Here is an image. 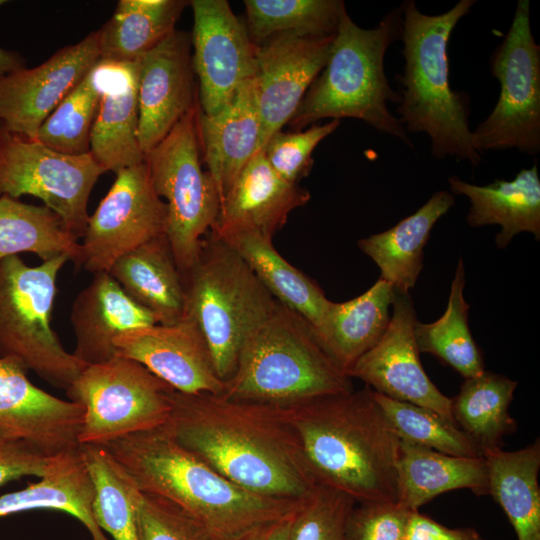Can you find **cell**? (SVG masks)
<instances>
[{
  "label": "cell",
  "mask_w": 540,
  "mask_h": 540,
  "mask_svg": "<svg viewBox=\"0 0 540 540\" xmlns=\"http://www.w3.org/2000/svg\"><path fill=\"white\" fill-rule=\"evenodd\" d=\"M164 425L232 483L265 497L302 500L317 485L301 444L277 407L211 394H170Z\"/></svg>",
  "instance_id": "6da1fadb"
},
{
  "label": "cell",
  "mask_w": 540,
  "mask_h": 540,
  "mask_svg": "<svg viewBox=\"0 0 540 540\" xmlns=\"http://www.w3.org/2000/svg\"><path fill=\"white\" fill-rule=\"evenodd\" d=\"M295 431L317 484L356 503L398 502L400 438L368 386L277 407Z\"/></svg>",
  "instance_id": "7a4b0ae2"
},
{
  "label": "cell",
  "mask_w": 540,
  "mask_h": 540,
  "mask_svg": "<svg viewBox=\"0 0 540 540\" xmlns=\"http://www.w3.org/2000/svg\"><path fill=\"white\" fill-rule=\"evenodd\" d=\"M103 447L142 492L179 505L226 540H244L292 514L301 502L261 496L232 483L182 446L164 425Z\"/></svg>",
  "instance_id": "3957f363"
},
{
  "label": "cell",
  "mask_w": 540,
  "mask_h": 540,
  "mask_svg": "<svg viewBox=\"0 0 540 540\" xmlns=\"http://www.w3.org/2000/svg\"><path fill=\"white\" fill-rule=\"evenodd\" d=\"M475 3L460 0L446 12L428 15L413 0L404 1L400 5L404 67L395 78L400 87L397 118L405 131L427 134L430 153L437 159L452 157L477 166L481 155L472 143L470 98L451 88L448 56L453 30Z\"/></svg>",
  "instance_id": "277c9868"
},
{
  "label": "cell",
  "mask_w": 540,
  "mask_h": 540,
  "mask_svg": "<svg viewBox=\"0 0 540 540\" xmlns=\"http://www.w3.org/2000/svg\"><path fill=\"white\" fill-rule=\"evenodd\" d=\"M401 6L370 29L358 26L345 10L328 60L288 122L300 131L323 119L355 118L413 148L404 127L388 107L400 95L387 79L384 58L401 36Z\"/></svg>",
  "instance_id": "5b68a950"
},
{
  "label": "cell",
  "mask_w": 540,
  "mask_h": 540,
  "mask_svg": "<svg viewBox=\"0 0 540 540\" xmlns=\"http://www.w3.org/2000/svg\"><path fill=\"white\" fill-rule=\"evenodd\" d=\"M354 390L321 347L313 326L279 302L245 339L222 397L285 407Z\"/></svg>",
  "instance_id": "8992f818"
},
{
  "label": "cell",
  "mask_w": 540,
  "mask_h": 540,
  "mask_svg": "<svg viewBox=\"0 0 540 540\" xmlns=\"http://www.w3.org/2000/svg\"><path fill=\"white\" fill-rule=\"evenodd\" d=\"M183 318L202 332L218 376L234 373L245 339L264 322L278 301L245 260L211 231L203 239L196 264L182 276Z\"/></svg>",
  "instance_id": "52a82bcc"
},
{
  "label": "cell",
  "mask_w": 540,
  "mask_h": 540,
  "mask_svg": "<svg viewBox=\"0 0 540 540\" xmlns=\"http://www.w3.org/2000/svg\"><path fill=\"white\" fill-rule=\"evenodd\" d=\"M69 260L60 255L38 266L19 256L0 261V357L65 390L86 367L51 326L57 276Z\"/></svg>",
  "instance_id": "ba28073f"
},
{
  "label": "cell",
  "mask_w": 540,
  "mask_h": 540,
  "mask_svg": "<svg viewBox=\"0 0 540 540\" xmlns=\"http://www.w3.org/2000/svg\"><path fill=\"white\" fill-rule=\"evenodd\" d=\"M199 102L149 152L145 163L156 193L166 199L168 239L184 276L196 264L203 239L216 223L220 198L201 165Z\"/></svg>",
  "instance_id": "9c48e42d"
},
{
  "label": "cell",
  "mask_w": 540,
  "mask_h": 540,
  "mask_svg": "<svg viewBox=\"0 0 540 540\" xmlns=\"http://www.w3.org/2000/svg\"><path fill=\"white\" fill-rule=\"evenodd\" d=\"M174 389L142 364L125 357L89 365L66 389L84 410L79 443L103 446L159 428L172 412Z\"/></svg>",
  "instance_id": "30bf717a"
},
{
  "label": "cell",
  "mask_w": 540,
  "mask_h": 540,
  "mask_svg": "<svg viewBox=\"0 0 540 540\" xmlns=\"http://www.w3.org/2000/svg\"><path fill=\"white\" fill-rule=\"evenodd\" d=\"M500 83L498 101L472 130V143L485 151L516 149L536 156L540 151V46L530 20V1L517 2L511 26L489 59Z\"/></svg>",
  "instance_id": "8fae6325"
},
{
  "label": "cell",
  "mask_w": 540,
  "mask_h": 540,
  "mask_svg": "<svg viewBox=\"0 0 540 540\" xmlns=\"http://www.w3.org/2000/svg\"><path fill=\"white\" fill-rule=\"evenodd\" d=\"M104 172L90 152L63 154L0 126V197L41 199L77 239L88 223L89 196Z\"/></svg>",
  "instance_id": "7c38bea8"
},
{
  "label": "cell",
  "mask_w": 540,
  "mask_h": 540,
  "mask_svg": "<svg viewBox=\"0 0 540 540\" xmlns=\"http://www.w3.org/2000/svg\"><path fill=\"white\" fill-rule=\"evenodd\" d=\"M167 213L145 161L118 171L89 216L76 266L93 274L109 272L121 256L166 235Z\"/></svg>",
  "instance_id": "4fadbf2b"
},
{
  "label": "cell",
  "mask_w": 540,
  "mask_h": 540,
  "mask_svg": "<svg viewBox=\"0 0 540 540\" xmlns=\"http://www.w3.org/2000/svg\"><path fill=\"white\" fill-rule=\"evenodd\" d=\"M193 68L201 112H219L252 79L256 45L226 0H192Z\"/></svg>",
  "instance_id": "5bb4252c"
},
{
  "label": "cell",
  "mask_w": 540,
  "mask_h": 540,
  "mask_svg": "<svg viewBox=\"0 0 540 540\" xmlns=\"http://www.w3.org/2000/svg\"><path fill=\"white\" fill-rule=\"evenodd\" d=\"M389 324L380 340L362 355L348 376L362 380L374 392L428 408L453 422L451 398L430 380L414 338L418 321L409 293L395 291Z\"/></svg>",
  "instance_id": "9a60e30c"
},
{
  "label": "cell",
  "mask_w": 540,
  "mask_h": 540,
  "mask_svg": "<svg viewBox=\"0 0 540 540\" xmlns=\"http://www.w3.org/2000/svg\"><path fill=\"white\" fill-rule=\"evenodd\" d=\"M334 38L283 33L255 44L252 81L261 121L260 150L292 118L325 66Z\"/></svg>",
  "instance_id": "2e32d148"
},
{
  "label": "cell",
  "mask_w": 540,
  "mask_h": 540,
  "mask_svg": "<svg viewBox=\"0 0 540 540\" xmlns=\"http://www.w3.org/2000/svg\"><path fill=\"white\" fill-rule=\"evenodd\" d=\"M100 60L97 30L42 64L0 77V126L35 138L46 118Z\"/></svg>",
  "instance_id": "e0dca14e"
},
{
  "label": "cell",
  "mask_w": 540,
  "mask_h": 540,
  "mask_svg": "<svg viewBox=\"0 0 540 540\" xmlns=\"http://www.w3.org/2000/svg\"><path fill=\"white\" fill-rule=\"evenodd\" d=\"M114 345L117 356L142 364L178 392L215 396L224 392L225 382L216 372L209 346L189 319L127 330Z\"/></svg>",
  "instance_id": "ac0fdd59"
},
{
  "label": "cell",
  "mask_w": 540,
  "mask_h": 540,
  "mask_svg": "<svg viewBox=\"0 0 540 540\" xmlns=\"http://www.w3.org/2000/svg\"><path fill=\"white\" fill-rule=\"evenodd\" d=\"M191 46V36L175 29L139 59L138 139L144 154L199 102Z\"/></svg>",
  "instance_id": "d6986e66"
},
{
  "label": "cell",
  "mask_w": 540,
  "mask_h": 540,
  "mask_svg": "<svg viewBox=\"0 0 540 540\" xmlns=\"http://www.w3.org/2000/svg\"><path fill=\"white\" fill-rule=\"evenodd\" d=\"M16 361L0 357V433L47 456L78 449L83 408L35 386Z\"/></svg>",
  "instance_id": "ffe728a7"
},
{
  "label": "cell",
  "mask_w": 540,
  "mask_h": 540,
  "mask_svg": "<svg viewBox=\"0 0 540 540\" xmlns=\"http://www.w3.org/2000/svg\"><path fill=\"white\" fill-rule=\"evenodd\" d=\"M92 70L101 98L91 131L90 153L105 172L117 173L145 161L138 139L139 60L100 59Z\"/></svg>",
  "instance_id": "44dd1931"
},
{
  "label": "cell",
  "mask_w": 540,
  "mask_h": 540,
  "mask_svg": "<svg viewBox=\"0 0 540 540\" xmlns=\"http://www.w3.org/2000/svg\"><path fill=\"white\" fill-rule=\"evenodd\" d=\"M310 198L309 191L299 184L279 177L261 150L247 163L221 202L211 232L222 237L237 231H253L273 238L289 214L306 205Z\"/></svg>",
  "instance_id": "7402d4cb"
},
{
  "label": "cell",
  "mask_w": 540,
  "mask_h": 540,
  "mask_svg": "<svg viewBox=\"0 0 540 540\" xmlns=\"http://www.w3.org/2000/svg\"><path fill=\"white\" fill-rule=\"evenodd\" d=\"M75 336L72 354L86 366L115 357V338L130 329L157 324L154 315L132 300L108 272L94 274L76 296L70 313Z\"/></svg>",
  "instance_id": "603a6c76"
},
{
  "label": "cell",
  "mask_w": 540,
  "mask_h": 540,
  "mask_svg": "<svg viewBox=\"0 0 540 540\" xmlns=\"http://www.w3.org/2000/svg\"><path fill=\"white\" fill-rule=\"evenodd\" d=\"M198 134L203 161L221 204L247 163L261 151V121L252 79L216 114L200 111Z\"/></svg>",
  "instance_id": "cb8c5ba5"
},
{
  "label": "cell",
  "mask_w": 540,
  "mask_h": 540,
  "mask_svg": "<svg viewBox=\"0 0 540 540\" xmlns=\"http://www.w3.org/2000/svg\"><path fill=\"white\" fill-rule=\"evenodd\" d=\"M448 184L453 195L469 199V226L501 227L495 238L498 248L505 249L521 232L540 239V179L536 161L531 168L521 169L512 180H494L478 186L451 176Z\"/></svg>",
  "instance_id": "d4e9b609"
},
{
  "label": "cell",
  "mask_w": 540,
  "mask_h": 540,
  "mask_svg": "<svg viewBox=\"0 0 540 540\" xmlns=\"http://www.w3.org/2000/svg\"><path fill=\"white\" fill-rule=\"evenodd\" d=\"M394 296L393 287L379 278L351 300H329L320 323L313 329L325 353L347 375L384 334Z\"/></svg>",
  "instance_id": "484cf974"
},
{
  "label": "cell",
  "mask_w": 540,
  "mask_h": 540,
  "mask_svg": "<svg viewBox=\"0 0 540 540\" xmlns=\"http://www.w3.org/2000/svg\"><path fill=\"white\" fill-rule=\"evenodd\" d=\"M457 489L488 495V470L483 456H453L400 440L397 462L400 504L416 511L438 495Z\"/></svg>",
  "instance_id": "4316f807"
},
{
  "label": "cell",
  "mask_w": 540,
  "mask_h": 540,
  "mask_svg": "<svg viewBox=\"0 0 540 540\" xmlns=\"http://www.w3.org/2000/svg\"><path fill=\"white\" fill-rule=\"evenodd\" d=\"M108 273L132 300L154 315L157 324L173 325L183 319V279L166 235L121 256Z\"/></svg>",
  "instance_id": "83f0119b"
},
{
  "label": "cell",
  "mask_w": 540,
  "mask_h": 540,
  "mask_svg": "<svg viewBox=\"0 0 540 540\" xmlns=\"http://www.w3.org/2000/svg\"><path fill=\"white\" fill-rule=\"evenodd\" d=\"M454 203L452 193L437 191L393 227L358 241L359 249L379 267L380 278L395 291L407 294L415 286L423 269L424 247L431 231Z\"/></svg>",
  "instance_id": "f1b7e54d"
},
{
  "label": "cell",
  "mask_w": 540,
  "mask_h": 540,
  "mask_svg": "<svg viewBox=\"0 0 540 540\" xmlns=\"http://www.w3.org/2000/svg\"><path fill=\"white\" fill-rule=\"evenodd\" d=\"M94 485L78 449L57 454L49 472L25 488L0 495V517L49 509L77 518L92 540H108L95 522Z\"/></svg>",
  "instance_id": "f546056e"
},
{
  "label": "cell",
  "mask_w": 540,
  "mask_h": 540,
  "mask_svg": "<svg viewBox=\"0 0 540 540\" xmlns=\"http://www.w3.org/2000/svg\"><path fill=\"white\" fill-rule=\"evenodd\" d=\"M483 457L488 495L506 514L517 540H540V440L516 451L487 450Z\"/></svg>",
  "instance_id": "4dcf8cb0"
},
{
  "label": "cell",
  "mask_w": 540,
  "mask_h": 540,
  "mask_svg": "<svg viewBox=\"0 0 540 540\" xmlns=\"http://www.w3.org/2000/svg\"><path fill=\"white\" fill-rule=\"evenodd\" d=\"M218 238L245 260L280 304L302 316L313 328L318 326L329 299L313 279L278 253L272 238L253 231H237Z\"/></svg>",
  "instance_id": "1f68e13d"
},
{
  "label": "cell",
  "mask_w": 540,
  "mask_h": 540,
  "mask_svg": "<svg viewBox=\"0 0 540 540\" xmlns=\"http://www.w3.org/2000/svg\"><path fill=\"white\" fill-rule=\"evenodd\" d=\"M190 1L120 0L112 17L100 28V59L134 62L175 30Z\"/></svg>",
  "instance_id": "d6a6232c"
},
{
  "label": "cell",
  "mask_w": 540,
  "mask_h": 540,
  "mask_svg": "<svg viewBox=\"0 0 540 540\" xmlns=\"http://www.w3.org/2000/svg\"><path fill=\"white\" fill-rule=\"evenodd\" d=\"M517 381L505 375L484 371L464 379L458 394L451 398L455 424L480 448L482 454L501 448L504 436L516 430L509 413Z\"/></svg>",
  "instance_id": "836d02e7"
},
{
  "label": "cell",
  "mask_w": 540,
  "mask_h": 540,
  "mask_svg": "<svg viewBox=\"0 0 540 540\" xmlns=\"http://www.w3.org/2000/svg\"><path fill=\"white\" fill-rule=\"evenodd\" d=\"M33 253L43 261L67 255L75 264L80 243L50 208L0 197V261Z\"/></svg>",
  "instance_id": "e575fe53"
},
{
  "label": "cell",
  "mask_w": 540,
  "mask_h": 540,
  "mask_svg": "<svg viewBox=\"0 0 540 540\" xmlns=\"http://www.w3.org/2000/svg\"><path fill=\"white\" fill-rule=\"evenodd\" d=\"M79 451L94 485L96 524L114 540H139L137 514L142 491L105 447L81 444Z\"/></svg>",
  "instance_id": "d590c367"
},
{
  "label": "cell",
  "mask_w": 540,
  "mask_h": 540,
  "mask_svg": "<svg viewBox=\"0 0 540 540\" xmlns=\"http://www.w3.org/2000/svg\"><path fill=\"white\" fill-rule=\"evenodd\" d=\"M465 267L459 258L446 310L432 323L416 322L414 338L419 353L436 356L464 379L482 374L484 361L468 325L470 305L464 298Z\"/></svg>",
  "instance_id": "8d00e7d4"
},
{
  "label": "cell",
  "mask_w": 540,
  "mask_h": 540,
  "mask_svg": "<svg viewBox=\"0 0 540 540\" xmlns=\"http://www.w3.org/2000/svg\"><path fill=\"white\" fill-rule=\"evenodd\" d=\"M246 29L254 44L283 34L335 35L346 10L341 0H245Z\"/></svg>",
  "instance_id": "74e56055"
},
{
  "label": "cell",
  "mask_w": 540,
  "mask_h": 540,
  "mask_svg": "<svg viewBox=\"0 0 540 540\" xmlns=\"http://www.w3.org/2000/svg\"><path fill=\"white\" fill-rule=\"evenodd\" d=\"M374 398L400 440L453 456H483L480 448L455 423L438 413L376 392Z\"/></svg>",
  "instance_id": "f35d334b"
},
{
  "label": "cell",
  "mask_w": 540,
  "mask_h": 540,
  "mask_svg": "<svg viewBox=\"0 0 540 540\" xmlns=\"http://www.w3.org/2000/svg\"><path fill=\"white\" fill-rule=\"evenodd\" d=\"M92 69L46 118L35 139L63 154L90 152L91 131L101 98Z\"/></svg>",
  "instance_id": "ab89813d"
},
{
  "label": "cell",
  "mask_w": 540,
  "mask_h": 540,
  "mask_svg": "<svg viewBox=\"0 0 540 540\" xmlns=\"http://www.w3.org/2000/svg\"><path fill=\"white\" fill-rule=\"evenodd\" d=\"M355 504L348 494L317 484L294 512L289 540H347V520Z\"/></svg>",
  "instance_id": "60d3db41"
},
{
  "label": "cell",
  "mask_w": 540,
  "mask_h": 540,
  "mask_svg": "<svg viewBox=\"0 0 540 540\" xmlns=\"http://www.w3.org/2000/svg\"><path fill=\"white\" fill-rule=\"evenodd\" d=\"M137 524L139 540H226L179 505L144 492Z\"/></svg>",
  "instance_id": "b9f144b4"
},
{
  "label": "cell",
  "mask_w": 540,
  "mask_h": 540,
  "mask_svg": "<svg viewBox=\"0 0 540 540\" xmlns=\"http://www.w3.org/2000/svg\"><path fill=\"white\" fill-rule=\"evenodd\" d=\"M340 120L333 119L324 124L315 123L305 130L274 133L262 149L264 156L283 180L298 184L308 176L312 166V154L317 145L332 134Z\"/></svg>",
  "instance_id": "7bdbcfd3"
},
{
  "label": "cell",
  "mask_w": 540,
  "mask_h": 540,
  "mask_svg": "<svg viewBox=\"0 0 540 540\" xmlns=\"http://www.w3.org/2000/svg\"><path fill=\"white\" fill-rule=\"evenodd\" d=\"M409 510L399 502L356 503L347 520V540H407Z\"/></svg>",
  "instance_id": "ee69618b"
},
{
  "label": "cell",
  "mask_w": 540,
  "mask_h": 540,
  "mask_svg": "<svg viewBox=\"0 0 540 540\" xmlns=\"http://www.w3.org/2000/svg\"><path fill=\"white\" fill-rule=\"evenodd\" d=\"M55 456H47L23 440L0 433V487L24 476L43 477Z\"/></svg>",
  "instance_id": "f6af8a7d"
},
{
  "label": "cell",
  "mask_w": 540,
  "mask_h": 540,
  "mask_svg": "<svg viewBox=\"0 0 540 540\" xmlns=\"http://www.w3.org/2000/svg\"><path fill=\"white\" fill-rule=\"evenodd\" d=\"M407 540H486L471 527L449 528L434 519L412 511L408 524Z\"/></svg>",
  "instance_id": "bcb514c9"
},
{
  "label": "cell",
  "mask_w": 540,
  "mask_h": 540,
  "mask_svg": "<svg viewBox=\"0 0 540 540\" xmlns=\"http://www.w3.org/2000/svg\"><path fill=\"white\" fill-rule=\"evenodd\" d=\"M293 514L260 527L244 540H289Z\"/></svg>",
  "instance_id": "7dc6e473"
},
{
  "label": "cell",
  "mask_w": 540,
  "mask_h": 540,
  "mask_svg": "<svg viewBox=\"0 0 540 540\" xmlns=\"http://www.w3.org/2000/svg\"><path fill=\"white\" fill-rule=\"evenodd\" d=\"M25 68V59L17 52L0 47V77Z\"/></svg>",
  "instance_id": "c3c4849f"
},
{
  "label": "cell",
  "mask_w": 540,
  "mask_h": 540,
  "mask_svg": "<svg viewBox=\"0 0 540 540\" xmlns=\"http://www.w3.org/2000/svg\"><path fill=\"white\" fill-rule=\"evenodd\" d=\"M7 1H4V0H0V6H2L3 4H5Z\"/></svg>",
  "instance_id": "681fc988"
}]
</instances>
